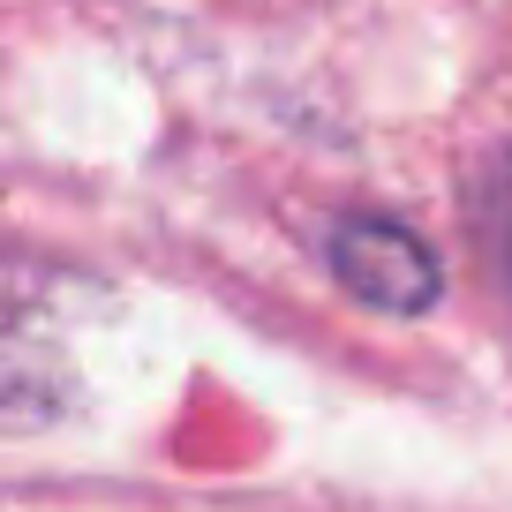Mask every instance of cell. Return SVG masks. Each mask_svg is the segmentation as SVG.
Instances as JSON below:
<instances>
[{"mask_svg": "<svg viewBox=\"0 0 512 512\" xmlns=\"http://www.w3.org/2000/svg\"><path fill=\"white\" fill-rule=\"evenodd\" d=\"M505 264H512V204H505Z\"/></svg>", "mask_w": 512, "mask_h": 512, "instance_id": "2", "label": "cell"}, {"mask_svg": "<svg viewBox=\"0 0 512 512\" xmlns=\"http://www.w3.org/2000/svg\"><path fill=\"white\" fill-rule=\"evenodd\" d=\"M332 272L354 302L384 309V317H422L437 309L445 294V272H437V256L422 234H407L400 219H377V211H354V219L332 226Z\"/></svg>", "mask_w": 512, "mask_h": 512, "instance_id": "1", "label": "cell"}]
</instances>
